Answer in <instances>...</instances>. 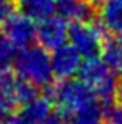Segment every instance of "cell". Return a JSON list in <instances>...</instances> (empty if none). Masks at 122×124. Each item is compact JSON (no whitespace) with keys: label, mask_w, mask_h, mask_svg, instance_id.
I'll list each match as a JSON object with an SVG mask.
<instances>
[{"label":"cell","mask_w":122,"mask_h":124,"mask_svg":"<svg viewBox=\"0 0 122 124\" xmlns=\"http://www.w3.org/2000/svg\"><path fill=\"white\" fill-rule=\"evenodd\" d=\"M2 30L17 49L27 47L36 41V25L22 13H13L3 22Z\"/></svg>","instance_id":"cell-5"},{"label":"cell","mask_w":122,"mask_h":124,"mask_svg":"<svg viewBox=\"0 0 122 124\" xmlns=\"http://www.w3.org/2000/svg\"><path fill=\"white\" fill-rule=\"evenodd\" d=\"M114 99L117 101V104L122 105V77H121V80H117L116 90H114Z\"/></svg>","instance_id":"cell-18"},{"label":"cell","mask_w":122,"mask_h":124,"mask_svg":"<svg viewBox=\"0 0 122 124\" xmlns=\"http://www.w3.org/2000/svg\"><path fill=\"white\" fill-rule=\"evenodd\" d=\"M13 72L39 90H47L53 83L50 55L42 46H27L16 54L11 63Z\"/></svg>","instance_id":"cell-1"},{"label":"cell","mask_w":122,"mask_h":124,"mask_svg":"<svg viewBox=\"0 0 122 124\" xmlns=\"http://www.w3.org/2000/svg\"><path fill=\"white\" fill-rule=\"evenodd\" d=\"M16 54H17V47L9 41L5 31L0 28V72L9 69Z\"/></svg>","instance_id":"cell-14"},{"label":"cell","mask_w":122,"mask_h":124,"mask_svg":"<svg viewBox=\"0 0 122 124\" xmlns=\"http://www.w3.org/2000/svg\"><path fill=\"white\" fill-rule=\"evenodd\" d=\"M0 124H9V123L6 121V119H2V118H0Z\"/></svg>","instance_id":"cell-20"},{"label":"cell","mask_w":122,"mask_h":124,"mask_svg":"<svg viewBox=\"0 0 122 124\" xmlns=\"http://www.w3.org/2000/svg\"><path fill=\"white\" fill-rule=\"evenodd\" d=\"M17 6L24 16L33 22H41L56 11V0H17Z\"/></svg>","instance_id":"cell-11"},{"label":"cell","mask_w":122,"mask_h":124,"mask_svg":"<svg viewBox=\"0 0 122 124\" xmlns=\"http://www.w3.org/2000/svg\"><path fill=\"white\" fill-rule=\"evenodd\" d=\"M14 9H16V5L13 3V0H0V27L14 13Z\"/></svg>","instance_id":"cell-16"},{"label":"cell","mask_w":122,"mask_h":124,"mask_svg":"<svg viewBox=\"0 0 122 124\" xmlns=\"http://www.w3.org/2000/svg\"><path fill=\"white\" fill-rule=\"evenodd\" d=\"M77 74H78L80 80L88 85L102 102L110 104L114 99L117 76L102 60H99V57L86 58V61L81 63Z\"/></svg>","instance_id":"cell-3"},{"label":"cell","mask_w":122,"mask_h":124,"mask_svg":"<svg viewBox=\"0 0 122 124\" xmlns=\"http://www.w3.org/2000/svg\"><path fill=\"white\" fill-rule=\"evenodd\" d=\"M103 102L99 99L89 102L83 108L77 110V112L70 113V115L64 116L69 124H99L102 121V115H103Z\"/></svg>","instance_id":"cell-13"},{"label":"cell","mask_w":122,"mask_h":124,"mask_svg":"<svg viewBox=\"0 0 122 124\" xmlns=\"http://www.w3.org/2000/svg\"><path fill=\"white\" fill-rule=\"evenodd\" d=\"M67 39L81 57L97 58L107 39V33L102 30L99 22L95 24L94 21L70 22V27L67 28Z\"/></svg>","instance_id":"cell-4"},{"label":"cell","mask_w":122,"mask_h":124,"mask_svg":"<svg viewBox=\"0 0 122 124\" xmlns=\"http://www.w3.org/2000/svg\"><path fill=\"white\" fill-rule=\"evenodd\" d=\"M97 22L110 36L122 33V0H105L100 3Z\"/></svg>","instance_id":"cell-10"},{"label":"cell","mask_w":122,"mask_h":124,"mask_svg":"<svg viewBox=\"0 0 122 124\" xmlns=\"http://www.w3.org/2000/svg\"><path fill=\"white\" fill-rule=\"evenodd\" d=\"M103 124H122V105L121 104H107L102 115Z\"/></svg>","instance_id":"cell-15"},{"label":"cell","mask_w":122,"mask_h":124,"mask_svg":"<svg viewBox=\"0 0 122 124\" xmlns=\"http://www.w3.org/2000/svg\"><path fill=\"white\" fill-rule=\"evenodd\" d=\"M50 64H52L53 77L56 80L70 79L78 72L81 66V55L70 44L64 42L63 46L53 49L50 55Z\"/></svg>","instance_id":"cell-7"},{"label":"cell","mask_w":122,"mask_h":124,"mask_svg":"<svg viewBox=\"0 0 122 124\" xmlns=\"http://www.w3.org/2000/svg\"><path fill=\"white\" fill-rule=\"evenodd\" d=\"M47 93H49V99L52 101V104L64 116L99 99L85 82H81L80 79H74V77L58 80V82L53 80V83L47 88Z\"/></svg>","instance_id":"cell-2"},{"label":"cell","mask_w":122,"mask_h":124,"mask_svg":"<svg viewBox=\"0 0 122 124\" xmlns=\"http://www.w3.org/2000/svg\"><path fill=\"white\" fill-rule=\"evenodd\" d=\"M44 124H69V123H67V119L61 113H52Z\"/></svg>","instance_id":"cell-17"},{"label":"cell","mask_w":122,"mask_h":124,"mask_svg":"<svg viewBox=\"0 0 122 124\" xmlns=\"http://www.w3.org/2000/svg\"><path fill=\"white\" fill-rule=\"evenodd\" d=\"M99 124H100V123H99Z\"/></svg>","instance_id":"cell-21"},{"label":"cell","mask_w":122,"mask_h":124,"mask_svg":"<svg viewBox=\"0 0 122 124\" xmlns=\"http://www.w3.org/2000/svg\"><path fill=\"white\" fill-rule=\"evenodd\" d=\"M67 24L61 16H50L38 24L36 27V41L46 50L63 46L67 39Z\"/></svg>","instance_id":"cell-8"},{"label":"cell","mask_w":122,"mask_h":124,"mask_svg":"<svg viewBox=\"0 0 122 124\" xmlns=\"http://www.w3.org/2000/svg\"><path fill=\"white\" fill-rule=\"evenodd\" d=\"M100 55H102V61L116 76L122 77V33L107 38Z\"/></svg>","instance_id":"cell-12"},{"label":"cell","mask_w":122,"mask_h":124,"mask_svg":"<svg viewBox=\"0 0 122 124\" xmlns=\"http://www.w3.org/2000/svg\"><path fill=\"white\" fill-rule=\"evenodd\" d=\"M105 0H91V3H94V5H100V3H103Z\"/></svg>","instance_id":"cell-19"},{"label":"cell","mask_w":122,"mask_h":124,"mask_svg":"<svg viewBox=\"0 0 122 124\" xmlns=\"http://www.w3.org/2000/svg\"><path fill=\"white\" fill-rule=\"evenodd\" d=\"M56 11L64 21L70 22L94 21L95 17V5L91 0H56Z\"/></svg>","instance_id":"cell-9"},{"label":"cell","mask_w":122,"mask_h":124,"mask_svg":"<svg viewBox=\"0 0 122 124\" xmlns=\"http://www.w3.org/2000/svg\"><path fill=\"white\" fill-rule=\"evenodd\" d=\"M53 113V104L49 96H36L30 102L20 105L11 115L9 124H44Z\"/></svg>","instance_id":"cell-6"}]
</instances>
